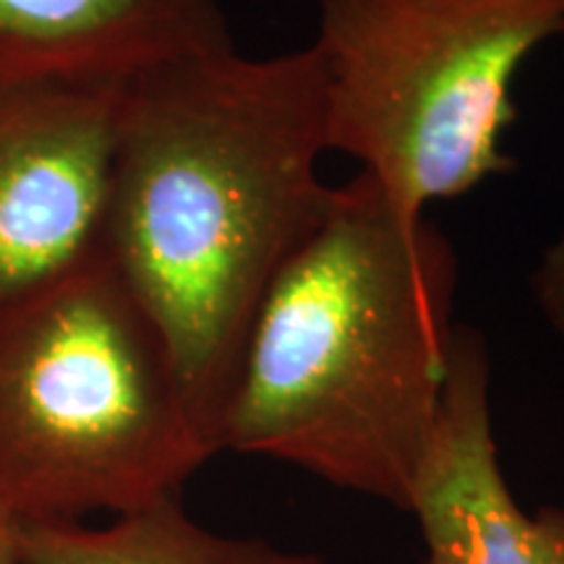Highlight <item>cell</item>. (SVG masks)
Listing matches in <instances>:
<instances>
[{
  "instance_id": "cell-7",
  "label": "cell",
  "mask_w": 564,
  "mask_h": 564,
  "mask_svg": "<svg viewBox=\"0 0 564 564\" xmlns=\"http://www.w3.org/2000/svg\"><path fill=\"white\" fill-rule=\"evenodd\" d=\"M232 47L217 0H0V76L126 84Z\"/></svg>"
},
{
  "instance_id": "cell-6",
  "label": "cell",
  "mask_w": 564,
  "mask_h": 564,
  "mask_svg": "<svg viewBox=\"0 0 564 564\" xmlns=\"http://www.w3.org/2000/svg\"><path fill=\"white\" fill-rule=\"evenodd\" d=\"M426 564H564V507L528 514L499 465L491 426L489 350L457 327L440 413L408 510Z\"/></svg>"
},
{
  "instance_id": "cell-4",
  "label": "cell",
  "mask_w": 564,
  "mask_h": 564,
  "mask_svg": "<svg viewBox=\"0 0 564 564\" xmlns=\"http://www.w3.org/2000/svg\"><path fill=\"white\" fill-rule=\"evenodd\" d=\"M564 32V0H319L327 147L405 223L510 171L512 82Z\"/></svg>"
},
{
  "instance_id": "cell-3",
  "label": "cell",
  "mask_w": 564,
  "mask_h": 564,
  "mask_svg": "<svg viewBox=\"0 0 564 564\" xmlns=\"http://www.w3.org/2000/svg\"><path fill=\"white\" fill-rule=\"evenodd\" d=\"M217 449L108 253L0 301V510L82 523L178 497Z\"/></svg>"
},
{
  "instance_id": "cell-10",
  "label": "cell",
  "mask_w": 564,
  "mask_h": 564,
  "mask_svg": "<svg viewBox=\"0 0 564 564\" xmlns=\"http://www.w3.org/2000/svg\"><path fill=\"white\" fill-rule=\"evenodd\" d=\"M0 564H19L17 523L0 510Z\"/></svg>"
},
{
  "instance_id": "cell-2",
  "label": "cell",
  "mask_w": 564,
  "mask_h": 564,
  "mask_svg": "<svg viewBox=\"0 0 564 564\" xmlns=\"http://www.w3.org/2000/svg\"><path fill=\"white\" fill-rule=\"evenodd\" d=\"M455 282L432 223H405L366 173L335 186L259 303L220 453L408 510L447 382Z\"/></svg>"
},
{
  "instance_id": "cell-5",
  "label": "cell",
  "mask_w": 564,
  "mask_h": 564,
  "mask_svg": "<svg viewBox=\"0 0 564 564\" xmlns=\"http://www.w3.org/2000/svg\"><path fill=\"white\" fill-rule=\"evenodd\" d=\"M123 87L0 76V301L102 251Z\"/></svg>"
},
{
  "instance_id": "cell-8",
  "label": "cell",
  "mask_w": 564,
  "mask_h": 564,
  "mask_svg": "<svg viewBox=\"0 0 564 564\" xmlns=\"http://www.w3.org/2000/svg\"><path fill=\"white\" fill-rule=\"evenodd\" d=\"M19 564H324L262 539H236L194 523L178 497L116 514L110 525H17Z\"/></svg>"
},
{
  "instance_id": "cell-1",
  "label": "cell",
  "mask_w": 564,
  "mask_h": 564,
  "mask_svg": "<svg viewBox=\"0 0 564 564\" xmlns=\"http://www.w3.org/2000/svg\"><path fill=\"white\" fill-rule=\"evenodd\" d=\"M314 47L173 63L126 82L102 251L220 426L267 288L333 202Z\"/></svg>"
},
{
  "instance_id": "cell-9",
  "label": "cell",
  "mask_w": 564,
  "mask_h": 564,
  "mask_svg": "<svg viewBox=\"0 0 564 564\" xmlns=\"http://www.w3.org/2000/svg\"><path fill=\"white\" fill-rule=\"evenodd\" d=\"M533 293L549 324L564 335V236L541 259L533 274Z\"/></svg>"
}]
</instances>
